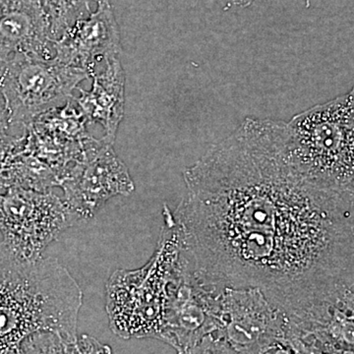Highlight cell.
<instances>
[{
  "instance_id": "obj_9",
  "label": "cell",
  "mask_w": 354,
  "mask_h": 354,
  "mask_svg": "<svg viewBox=\"0 0 354 354\" xmlns=\"http://www.w3.org/2000/svg\"><path fill=\"white\" fill-rule=\"evenodd\" d=\"M97 8L78 21L59 41L55 58L86 72L88 77L108 58L120 57V27L109 0H97Z\"/></svg>"
},
{
  "instance_id": "obj_19",
  "label": "cell",
  "mask_w": 354,
  "mask_h": 354,
  "mask_svg": "<svg viewBox=\"0 0 354 354\" xmlns=\"http://www.w3.org/2000/svg\"><path fill=\"white\" fill-rule=\"evenodd\" d=\"M102 354H113V351H111V346L106 344V348H104V351H102Z\"/></svg>"
},
{
  "instance_id": "obj_18",
  "label": "cell",
  "mask_w": 354,
  "mask_h": 354,
  "mask_svg": "<svg viewBox=\"0 0 354 354\" xmlns=\"http://www.w3.org/2000/svg\"><path fill=\"white\" fill-rule=\"evenodd\" d=\"M221 4L225 7H239V8H245L252 6L256 0H220Z\"/></svg>"
},
{
  "instance_id": "obj_3",
  "label": "cell",
  "mask_w": 354,
  "mask_h": 354,
  "mask_svg": "<svg viewBox=\"0 0 354 354\" xmlns=\"http://www.w3.org/2000/svg\"><path fill=\"white\" fill-rule=\"evenodd\" d=\"M283 157L310 183L354 194L353 91L286 122Z\"/></svg>"
},
{
  "instance_id": "obj_8",
  "label": "cell",
  "mask_w": 354,
  "mask_h": 354,
  "mask_svg": "<svg viewBox=\"0 0 354 354\" xmlns=\"http://www.w3.org/2000/svg\"><path fill=\"white\" fill-rule=\"evenodd\" d=\"M62 198L79 221H88L111 198L128 196L135 189L129 169L113 145L93 138L59 184Z\"/></svg>"
},
{
  "instance_id": "obj_15",
  "label": "cell",
  "mask_w": 354,
  "mask_h": 354,
  "mask_svg": "<svg viewBox=\"0 0 354 354\" xmlns=\"http://www.w3.org/2000/svg\"><path fill=\"white\" fill-rule=\"evenodd\" d=\"M25 136L17 137L8 131H0V176L14 153L22 145Z\"/></svg>"
},
{
  "instance_id": "obj_13",
  "label": "cell",
  "mask_w": 354,
  "mask_h": 354,
  "mask_svg": "<svg viewBox=\"0 0 354 354\" xmlns=\"http://www.w3.org/2000/svg\"><path fill=\"white\" fill-rule=\"evenodd\" d=\"M70 344L57 333L39 330L26 337L18 354H68Z\"/></svg>"
},
{
  "instance_id": "obj_12",
  "label": "cell",
  "mask_w": 354,
  "mask_h": 354,
  "mask_svg": "<svg viewBox=\"0 0 354 354\" xmlns=\"http://www.w3.org/2000/svg\"><path fill=\"white\" fill-rule=\"evenodd\" d=\"M97 0H41L53 41H59L78 21L92 12Z\"/></svg>"
},
{
  "instance_id": "obj_11",
  "label": "cell",
  "mask_w": 354,
  "mask_h": 354,
  "mask_svg": "<svg viewBox=\"0 0 354 354\" xmlns=\"http://www.w3.org/2000/svg\"><path fill=\"white\" fill-rule=\"evenodd\" d=\"M90 90L77 88L80 92L73 102L85 118L104 128L106 143L113 145L121 121L124 116L125 73L120 57L108 58L91 75Z\"/></svg>"
},
{
  "instance_id": "obj_6",
  "label": "cell",
  "mask_w": 354,
  "mask_h": 354,
  "mask_svg": "<svg viewBox=\"0 0 354 354\" xmlns=\"http://www.w3.org/2000/svg\"><path fill=\"white\" fill-rule=\"evenodd\" d=\"M79 223L64 199L53 192L9 187L0 191L3 243L21 260L35 261L64 230Z\"/></svg>"
},
{
  "instance_id": "obj_10",
  "label": "cell",
  "mask_w": 354,
  "mask_h": 354,
  "mask_svg": "<svg viewBox=\"0 0 354 354\" xmlns=\"http://www.w3.org/2000/svg\"><path fill=\"white\" fill-rule=\"evenodd\" d=\"M55 44L41 0H0V62L15 55L51 59Z\"/></svg>"
},
{
  "instance_id": "obj_17",
  "label": "cell",
  "mask_w": 354,
  "mask_h": 354,
  "mask_svg": "<svg viewBox=\"0 0 354 354\" xmlns=\"http://www.w3.org/2000/svg\"><path fill=\"white\" fill-rule=\"evenodd\" d=\"M0 131H8V118H7V113L6 104H4L3 97L0 93Z\"/></svg>"
},
{
  "instance_id": "obj_16",
  "label": "cell",
  "mask_w": 354,
  "mask_h": 354,
  "mask_svg": "<svg viewBox=\"0 0 354 354\" xmlns=\"http://www.w3.org/2000/svg\"><path fill=\"white\" fill-rule=\"evenodd\" d=\"M106 344L88 335L77 337L76 341L69 344L68 354H102Z\"/></svg>"
},
{
  "instance_id": "obj_1",
  "label": "cell",
  "mask_w": 354,
  "mask_h": 354,
  "mask_svg": "<svg viewBox=\"0 0 354 354\" xmlns=\"http://www.w3.org/2000/svg\"><path fill=\"white\" fill-rule=\"evenodd\" d=\"M285 124L245 118L186 167L187 190L171 214L204 285L259 288L292 320L353 297L354 194L288 165Z\"/></svg>"
},
{
  "instance_id": "obj_14",
  "label": "cell",
  "mask_w": 354,
  "mask_h": 354,
  "mask_svg": "<svg viewBox=\"0 0 354 354\" xmlns=\"http://www.w3.org/2000/svg\"><path fill=\"white\" fill-rule=\"evenodd\" d=\"M184 354H237L223 337L215 332L205 335Z\"/></svg>"
},
{
  "instance_id": "obj_2",
  "label": "cell",
  "mask_w": 354,
  "mask_h": 354,
  "mask_svg": "<svg viewBox=\"0 0 354 354\" xmlns=\"http://www.w3.org/2000/svg\"><path fill=\"white\" fill-rule=\"evenodd\" d=\"M82 302L80 286L57 260H21L0 241V354H18L39 330L75 342Z\"/></svg>"
},
{
  "instance_id": "obj_5",
  "label": "cell",
  "mask_w": 354,
  "mask_h": 354,
  "mask_svg": "<svg viewBox=\"0 0 354 354\" xmlns=\"http://www.w3.org/2000/svg\"><path fill=\"white\" fill-rule=\"evenodd\" d=\"M87 78L86 72L55 57L15 55L0 62V93L9 133L24 137L39 116L72 101L74 91Z\"/></svg>"
},
{
  "instance_id": "obj_4",
  "label": "cell",
  "mask_w": 354,
  "mask_h": 354,
  "mask_svg": "<svg viewBox=\"0 0 354 354\" xmlns=\"http://www.w3.org/2000/svg\"><path fill=\"white\" fill-rule=\"evenodd\" d=\"M165 227L155 256L138 271L114 274L125 283L118 288L127 301H108L109 326L122 339H160L169 302L180 276V242L171 215L165 214Z\"/></svg>"
},
{
  "instance_id": "obj_7",
  "label": "cell",
  "mask_w": 354,
  "mask_h": 354,
  "mask_svg": "<svg viewBox=\"0 0 354 354\" xmlns=\"http://www.w3.org/2000/svg\"><path fill=\"white\" fill-rule=\"evenodd\" d=\"M216 317V334L237 354H259L274 344H285V314L259 288H223Z\"/></svg>"
}]
</instances>
